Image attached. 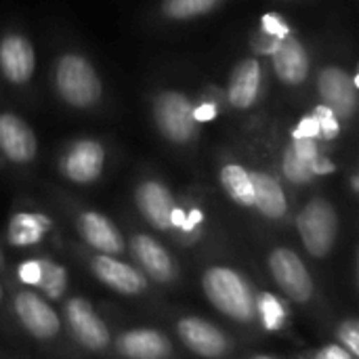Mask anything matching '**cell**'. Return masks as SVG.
Masks as SVG:
<instances>
[{
	"label": "cell",
	"instance_id": "obj_1",
	"mask_svg": "<svg viewBox=\"0 0 359 359\" xmlns=\"http://www.w3.org/2000/svg\"><path fill=\"white\" fill-rule=\"evenodd\" d=\"M202 290L208 303L229 320L238 324H252L257 320V292L244 273L225 265H212L202 273Z\"/></svg>",
	"mask_w": 359,
	"mask_h": 359
},
{
	"label": "cell",
	"instance_id": "obj_2",
	"mask_svg": "<svg viewBox=\"0 0 359 359\" xmlns=\"http://www.w3.org/2000/svg\"><path fill=\"white\" fill-rule=\"evenodd\" d=\"M339 229V212L324 198L309 200L297 215V231L303 248L313 259H326L332 252Z\"/></svg>",
	"mask_w": 359,
	"mask_h": 359
},
{
	"label": "cell",
	"instance_id": "obj_3",
	"mask_svg": "<svg viewBox=\"0 0 359 359\" xmlns=\"http://www.w3.org/2000/svg\"><path fill=\"white\" fill-rule=\"evenodd\" d=\"M57 88L74 107H90L101 97V80L97 72L78 55L61 57L57 65Z\"/></svg>",
	"mask_w": 359,
	"mask_h": 359
},
{
	"label": "cell",
	"instance_id": "obj_4",
	"mask_svg": "<svg viewBox=\"0 0 359 359\" xmlns=\"http://www.w3.org/2000/svg\"><path fill=\"white\" fill-rule=\"evenodd\" d=\"M267 267L269 273L273 278V282L278 284V288L294 303L303 305L309 303L313 297V278L307 269V265L303 263V259L290 250V248H273L267 257Z\"/></svg>",
	"mask_w": 359,
	"mask_h": 359
},
{
	"label": "cell",
	"instance_id": "obj_5",
	"mask_svg": "<svg viewBox=\"0 0 359 359\" xmlns=\"http://www.w3.org/2000/svg\"><path fill=\"white\" fill-rule=\"evenodd\" d=\"M13 309L21 326L38 341H50L61 332V320L57 311L46 303L42 294L32 288H23L15 294Z\"/></svg>",
	"mask_w": 359,
	"mask_h": 359
},
{
	"label": "cell",
	"instance_id": "obj_6",
	"mask_svg": "<svg viewBox=\"0 0 359 359\" xmlns=\"http://www.w3.org/2000/svg\"><path fill=\"white\" fill-rule=\"evenodd\" d=\"M156 122L162 135L172 143H187L196 135L191 103L181 93H162L154 105Z\"/></svg>",
	"mask_w": 359,
	"mask_h": 359
},
{
	"label": "cell",
	"instance_id": "obj_7",
	"mask_svg": "<svg viewBox=\"0 0 359 359\" xmlns=\"http://www.w3.org/2000/svg\"><path fill=\"white\" fill-rule=\"evenodd\" d=\"M65 320L72 337L88 351H103L111 343L105 322L97 316L95 307L82 299L74 297L65 303Z\"/></svg>",
	"mask_w": 359,
	"mask_h": 359
},
{
	"label": "cell",
	"instance_id": "obj_8",
	"mask_svg": "<svg viewBox=\"0 0 359 359\" xmlns=\"http://www.w3.org/2000/svg\"><path fill=\"white\" fill-rule=\"evenodd\" d=\"M177 334L181 343L204 359H221L229 353V337L208 320L202 318H183L177 322Z\"/></svg>",
	"mask_w": 359,
	"mask_h": 359
},
{
	"label": "cell",
	"instance_id": "obj_9",
	"mask_svg": "<svg viewBox=\"0 0 359 359\" xmlns=\"http://www.w3.org/2000/svg\"><path fill=\"white\" fill-rule=\"evenodd\" d=\"M90 269L103 286L111 288L118 294L137 297V294L145 292V288H147V278L137 267H133L116 257L97 255L90 261Z\"/></svg>",
	"mask_w": 359,
	"mask_h": 359
},
{
	"label": "cell",
	"instance_id": "obj_10",
	"mask_svg": "<svg viewBox=\"0 0 359 359\" xmlns=\"http://www.w3.org/2000/svg\"><path fill=\"white\" fill-rule=\"evenodd\" d=\"M318 86H320V95L324 99V105L328 109H332V114L337 118L349 120L355 116L358 84L347 72H343L339 67H326L320 74Z\"/></svg>",
	"mask_w": 359,
	"mask_h": 359
},
{
	"label": "cell",
	"instance_id": "obj_11",
	"mask_svg": "<svg viewBox=\"0 0 359 359\" xmlns=\"http://www.w3.org/2000/svg\"><path fill=\"white\" fill-rule=\"evenodd\" d=\"M130 250L141 267V273L158 284H168L177 276V265L170 257V252L151 236L147 233H135L130 238Z\"/></svg>",
	"mask_w": 359,
	"mask_h": 359
},
{
	"label": "cell",
	"instance_id": "obj_12",
	"mask_svg": "<svg viewBox=\"0 0 359 359\" xmlns=\"http://www.w3.org/2000/svg\"><path fill=\"white\" fill-rule=\"evenodd\" d=\"M78 231L82 240L97 250V255H107V257H118L124 252L126 242L120 233V229L114 225L111 219H107L101 212L86 210L78 217Z\"/></svg>",
	"mask_w": 359,
	"mask_h": 359
},
{
	"label": "cell",
	"instance_id": "obj_13",
	"mask_svg": "<svg viewBox=\"0 0 359 359\" xmlns=\"http://www.w3.org/2000/svg\"><path fill=\"white\" fill-rule=\"evenodd\" d=\"M116 351L126 359H168L172 343L154 328H130L116 339Z\"/></svg>",
	"mask_w": 359,
	"mask_h": 359
},
{
	"label": "cell",
	"instance_id": "obj_14",
	"mask_svg": "<svg viewBox=\"0 0 359 359\" xmlns=\"http://www.w3.org/2000/svg\"><path fill=\"white\" fill-rule=\"evenodd\" d=\"M105 164V149L90 139L78 141L72 145L63 160V172L69 181L86 185L99 179Z\"/></svg>",
	"mask_w": 359,
	"mask_h": 359
},
{
	"label": "cell",
	"instance_id": "obj_15",
	"mask_svg": "<svg viewBox=\"0 0 359 359\" xmlns=\"http://www.w3.org/2000/svg\"><path fill=\"white\" fill-rule=\"evenodd\" d=\"M0 151L15 164H25L36 158V135L13 114H0Z\"/></svg>",
	"mask_w": 359,
	"mask_h": 359
},
{
	"label": "cell",
	"instance_id": "obj_16",
	"mask_svg": "<svg viewBox=\"0 0 359 359\" xmlns=\"http://www.w3.org/2000/svg\"><path fill=\"white\" fill-rule=\"evenodd\" d=\"M135 202L143 219L158 231H168L170 210L175 208V198L170 189L160 181H143L135 191Z\"/></svg>",
	"mask_w": 359,
	"mask_h": 359
},
{
	"label": "cell",
	"instance_id": "obj_17",
	"mask_svg": "<svg viewBox=\"0 0 359 359\" xmlns=\"http://www.w3.org/2000/svg\"><path fill=\"white\" fill-rule=\"evenodd\" d=\"M34 48L23 36L11 34L0 42V69L6 76V80L15 84L27 82L34 74Z\"/></svg>",
	"mask_w": 359,
	"mask_h": 359
},
{
	"label": "cell",
	"instance_id": "obj_18",
	"mask_svg": "<svg viewBox=\"0 0 359 359\" xmlns=\"http://www.w3.org/2000/svg\"><path fill=\"white\" fill-rule=\"evenodd\" d=\"M255 187V210L269 221H282L288 215V198L282 183L263 170H250Z\"/></svg>",
	"mask_w": 359,
	"mask_h": 359
},
{
	"label": "cell",
	"instance_id": "obj_19",
	"mask_svg": "<svg viewBox=\"0 0 359 359\" xmlns=\"http://www.w3.org/2000/svg\"><path fill=\"white\" fill-rule=\"evenodd\" d=\"M53 231V219L44 212H17L6 225V242L15 248L38 246Z\"/></svg>",
	"mask_w": 359,
	"mask_h": 359
},
{
	"label": "cell",
	"instance_id": "obj_20",
	"mask_svg": "<svg viewBox=\"0 0 359 359\" xmlns=\"http://www.w3.org/2000/svg\"><path fill=\"white\" fill-rule=\"evenodd\" d=\"M273 67L282 82L301 84L309 74V57H307L303 44L299 40L286 36L273 50Z\"/></svg>",
	"mask_w": 359,
	"mask_h": 359
},
{
	"label": "cell",
	"instance_id": "obj_21",
	"mask_svg": "<svg viewBox=\"0 0 359 359\" xmlns=\"http://www.w3.org/2000/svg\"><path fill=\"white\" fill-rule=\"evenodd\" d=\"M261 86V65L257 59H244L236 65L229 82V101L238 109H246L257 101Z\"/></svg>",
	"mask_w": 359,
	"mask_h": 359
},
{
	"label": "cell",
	"instance_id": "obj_22",
	"mask_svg": "<svg viewBox=\"0 0 359 359\" xmlns=\"http://www.w3.org/2000/svg\"><path fill=\"white\" fill-rule=\"evenodd\" d=\"M221 185L225 194L244 208H255V187L250 179V170H246L240 164H225L221 168Z\"/></svg>",
	"mask_w": 359,
	"mask_h": 359
},
{
	"label": "cell",
	"instance_id": "obj_23",
	"mask_svg": "<svg viewBox=\"0 0 359 359\" xmlns=\"http://www.w3.org/2000/svg\"><path fill=\"white\" fill-rule=\"evenodd\" d=\"M255 313H257V320L261 322L263 330H267V332H280L288 322L286 303L278 294L267 292V290L257 294Z\"/></svg>",
	"mask_w": 359,
	"mask_h": 359
},
{
	"label": "cell",
	"instance_id": "obj_24",
	"mask_svg": "<svg viewBox=\"0 0 359 359\" xmlns=\"http://www.w3.org/2000/svg\"><path fill=\"white\" fill-rule=\"evenodd\" d=\"M40 265H42V276H40V284H38V290L44 299H50V301H57L63 297V292L67 290V269L50 259H40Z\"/></svg>",
	"mask_w": 359,
	"mask_h": 359
},
{
	"label": "cell",
	"instance_id": "obj_25",
	"mask_svg": "<svg viewBox=\"0 0 359 359\" xmlns=\"http://www.w3.org/2000/svg\"><path fill=\"white\" fill-rule=\"evenodd\" d=\"M219 0H164L162 11L172 19H189L208 13Z\"/></svg>",
	"mask_w": 359,
	"mask_h": 359
},
{
	"label": "cell",
	"instance_id": "obj_26",
	"mask_svg": "<svg viewBox=\"0 0 359 359\" xmlns=\"http://www.w3.org/2000/svg\"><path fill=\"white\" fill-rule=\"evenodd\" d=\"M282 170L286 175V179L290 183H297V185H307L316 179L313 170L309 164H305L303 160H299L290 149H286L284 154V162H282Z\"/></svg>",
	"mask_w": 359,
	"mask_h": 359
},
{
	"label": "cell",
	"instance_id": "obj_27",
	"mask_svg": "<svg viewBox=\"0 0 359 359\" xmlns=\"http://www.w3.org/2000/svg\"><path fill=\"white\" fill-rule=\"evenodd\" d=\"M337 339L341 343V347H345L353 358L358 359L359 355V324L358 320H347L339 326L337 330Z\"/></svg>",
	"mask_w": 359,
	"mask_h": 359
},
{
	"label": "cell",
	"instance_id": "obj_28",
	"mask_svg": "<svg viewBox=\"0 0 359 359\" xmlns=\"http://www.w3.org/2000/svg\"><path fill=\"white\" fill-rule=\"evenodd\" d=\"M313 116H316L318 126H320V137H324L326 141H332L339 137L341 126H339V118L332 114V109H328L326 105H320Z\"/></svg>",
	"mask_w": 359,
	"mask_h": 359
},
{
	"label": "cell",
	"instance_id": "obj_29",
	"mask_svg": "<svg viewBox=\"0 0 359 359\" xmlns=\"http://www.w3.org/2000/svg\"><path fill=\"white\" fill-rule=\"evenodd\" d=\"M202 225H204V212L200 208H189L185 210V219H183V225L177 229V233L183 238V240H196L202 231Z\"/></svg>",
	"mask_w": 359,
	"mask_h": 359
},
{
	"label": "cell",
	"instance_id": "obj_30",
	"mask_svg": "<svg viewBox=\"0 0 359 359\" xmlns=\"http://www.w3.org/2000/svg\"><path fill=\"white\" fill-rule=\"evenodd\" d=\"M40 276H42V265H40V259H27L23 263L17 265V278L23 286L27 288H38L40 284Z\"/></svg>",
	"mask_w": 359,
	"mask_h": 359
},
{
	"label": "cell",
	"instance_id": "obj_31",
	"mask_svg": "<svg viewBox=\"0 0 359 359\" xmlns=\"http://www.w3.org/2000/svg\"><path fill=\"white\" fill-rule=\"evenodd\" d=\"M288 149H290L299 160H303L305 164H309L311 170H313V164H316V160L320 158L318 141H313V139H294L292 145H290Z\"/></svg>",
	"mask_w": 359,
	"mask_h": 359
},
{
	"label": "cell",
	"instance_id": "obj_32",
	"mask_svg": "<svg viewBox=\"0 0 359 359\" xmlns=\"http://www.w3.org/2000/svg\"><path fill=\"white\" fill-rule=\"evenodd\" d=\"M292 137H294V139H313V141H316V139L320 137V126H318L316 116L303 118V120L299 122V126L294 128Z\"/></svg>",
	"mask_w": 359,
	"mask_h": 359
},
{
	"label": "cell",
	"instance_id": "obj_33",
	"mask_svg": "<svg viewBox=\"0 0 359 359\" xmlns=\"http://www.w3.org/2000/svg\"><path fill=\"white\" fill-rule=\"evenodd\" d=\"M263 27H265V32H267L271 38L284 40V38L288 36V27H286V23H284L278 15H273V13H269V15H265V17H263Z\"/></svg>",
	"mask_w": 359,
	"mask_h": 359
},
{
	"label": "cell",
	"instance_id": "obj_34",
	"mask_svg": "<svg viewBox=\"0 0 359 359\" xmlns=\"http://www.w3.org/2000/svg\"><path fill=\"white\" fill-rule=\"evenodd\" d=\"M313 359H355L345 347L341 345H326L324 349L318 351V355Z\"/></svg>",
	"mask_w": 359,
	"mask_h": 359
},
{
	"label": "cell",
	"instance_id": "obj_35",
	"mask_svg": "<svg viewBox=\"0 0 359 359\" xmlns=\"http://www.w3.org/2000/svg\"><path fill=\"white\" fill-rule=\"evenodd\" d=\"M217 116V107L215 103H202L200 107L194 109V120L196 122H208Z\"/></svg>",
	"mask_w": 359,
	"mask_h": 359
},
{
	"label": "cell",
	"instance_id": "obj_36",
	"mask_svg": "<svg viewBox=\"0 0 359 359\" xmlns=\"http://www.w3.org/2000/svg\"><path fill=\"white\" fill-rule=\"evenodd\" d=\"M250 359H273V358H269V355H255V358H250Z\"/></svg>",
	"mask_w": 359,
	"mask_h": 359
},
{
	"label": "cell",
	"instance_id": "obj_37",
	"mask_svg": "<svg viewBox=\"0 0 359 359\" xmlns=\"http://www.w3.org/2000/svg\"><path fill=\"white\" fill-rule=\"evenodd\" d=\"M2 297H4V292H2V284H0V303H2Z\"/></svg>",
	"mask_w": 359,
	"mask_h": 359
}]
</instances>
